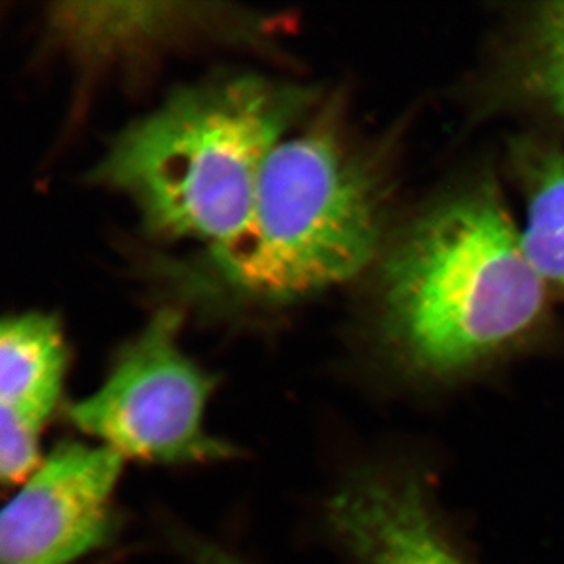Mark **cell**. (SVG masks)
Returning <instances> with one entry per match:
<instances>
[{"mask_svg": "<svg viewBox=\"0 0 564 564\" xmlns=\"http://www.w3.org/2000/svg\"><path fill=\"white\" fill-rule=\"evenodd\" d=\"M380 237L369 174L332 131L311 129L274 148L247 225L207 263L234 302L284 306L361 273Z\"/></svg>", "mask_w": 564, "mask_h": 564, "instance_id": "3957f363", "label": "cell"}, {"mask_svg": "<svg viewBox=\"0 0 564 564\" xmlns=\"http://www.w3.org/2000/svg\"><path fill=\"white\" fill-rule=\"evenodd\" d=\"M313 101L251 74L182 88L124 129L91 177L128 196L151 232L217 247L247 225L267 161Z\"/></svg>", "mask_w": 564, "mask_h": 564, "instance_id": "6da1fadb", "label": "cell"}, {"mask_svg": "<svg viewBox=\"0 0 564 564\" xmlns=\"http://www.w3.org/2000/svg\"><path fill=\"white\" fill-rule=\"evenodd\" d=\"M122 462L99 444H58L3 507L0 564H76L113 543Z\"/></svg>", "mask_w": 564, "mask_h": 564, "instance_id": "5b68a950", "label": "cell"}, {"mask_svg": "<svg viewBox=\"0 0 564 564\" xmlns=\"http://www.w3.org/2000/svg\"><path fill=\"white\" fill-rule=\"evenodd\" d=\"M262 21L214 3H57L47 13L54 41L85 66L132 62L192 39L252 41Z\"/></svg>", "mask_w": 564, "mask_h": 564, "instance_id": "8992f818", "label": "cell"}, {"mask_svg": "<svg viewBox=\"0 0 564 564\" xmlns=\"http://www.w3.org/2000/svg\"><path fill=\"white\" fill-rule=\"evenodd\" d=\"M181 328L180 311L155 314L115 355L101 386L65 404L66 421L122 459L191 466L236 458L239 451L207 429L217 380L182 350Z\"/></svg>", "mask_w": 564, "mask_h": 564, "instance_id": "277c9868", "label": "cell"}, {"mask_svg": "<svg viewBox=\"0 0 564 564\" xmlns=\"http://www.w3.org/2000/svg\"><path fill=\"white\" fill-rule=\"evenodd\" d=\"M527 79L540 101L564 117V2L549 3L534 18Z\"/></svg>", "mask_w": 564, "mask_h": 564, "instance_id": "30bf717a", "label": "cell"}, {"mask_svg": "<svg viewBox=\"0 0 564 564\" xmlns=\"http://www.w3.org/2000/svg\"><path fill=\"white\" fill-rule=\"evenodd\" d=\"M529 182L522 245L544 282L564 289V155L538 161Z\"/></svg>", "mask_w": 564, "mask_h": 564, "instance_id": "9c48e42d", "label": "cell"}, {"mask_svg": "<svg viewBox=\"0 0 564 564\" xmlns=\"http://www.w3.org/2000/svg\"><path fill=\"white\" fill-rule=\"evenodd\" d=\"M326 518L364 564H463L413 478H352L329 500Z\"/></svg>", "mask_w": 564, "mask_h": 564, "instance_id": "ba28073f", "label": "cell"}, {"mask_svg": "<svg viewBox=\"0 0 564 564\" xmlns=\"http://www.w3.org/2000/svg\"><path fill=\"white\" fill-rule=\"evenodd\" d=\"M544 285L499 196L474 188L434 207L393 248L386 339L415 370L456 372L529 332Z\"/></svg>", "mask_w": 564, "mask_h": 564, "instance_id": "7a4b0ae2", "label": "cell"}, {"mask_svg": "<svg viewBox=\"0 0 564 564\" xmlns=\"http://www.w3.org/2000/svg\"><path fill=\"white\" fill-rule=\"evenodd\" d=\"M174 544L192 564H251L242 556L198 534L182 532L173 534Z\"/></svg>", "mask_w": 564, "mask_h": 564, "instance_id": "8fae6325", "label": "cell"}, {"mask_svg": "<svg viewBox=\"0 0 564 564\" xmlns=\"http://www.w3.org/2000/svg\"><path fill=\"white\" fill-rule=\"evenodd\" d=\"M69 350L55 315H10L0 329V478L21 485L44 459L43 433L62 406Z\"/></svg>", "mask_w": 564, "mask_h": 564, "instance_id": "52a82bcc", "label": "cell"}]
</instances>
